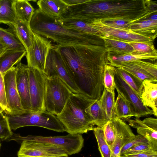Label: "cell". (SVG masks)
Returning <instances> with one entry per match:
<instances>
[{
	"label": "cell",
	"instance_id": "6da1fadb",
	"mask_svg": "<svg viewBox=\"0 0 157 157\" xmlns=\"http://www.w3.org/2000/svg\"><path fill=\"white\" fill-rule=\"evenodd\" d=\"M56 46L83 95L94 101L99 100L104 90L105 67L108 63L105 46L77 44Z\"/></svg>",
	"mask_w": 157,
	"mask_h": 157
},
{
	"label": "cell",
	"instance_id": "7a4b0ae2",
	"mask_svg": "<svg viewBox=\"0 0 157 157\" xmlns=\"http://www.w3.org/2000/svg\"><path fill=\"white\" fill-rule=\"evenodd\" d=\"M157 11L151 0H87L68 6L60 19L80 20L88 23L122 19L133 23L145 19Z\"/></svg>",
	"mask_w": 157,
	"mask_h": 157
},
{
	"label": "cell",
	"instance_id": "3957f363",
	"mask_svg": "<svg viewBox=\"0 0 157 157\" xmlns=\"http://www.w3.org/2000/svg\"><path fill=\"white\" fill-rule=\"evenodd\" d=\"M29 25L34 33L50 39L57 45L77 44L105 46L100 36L64 27L57 19L46 15L38 8L34 10Z\"/></svg>",
	"mask_w": 157,
	"mask_h": 157
},
{
	"label": "cell",
	"instance_id": "277c9868",
	"mask_svg": "<svg viewBox=\"0 0 157 157\" xmlns=\"http://www.w3.org/2000/svg\"><path fill=\"white\" fill-rule=\"evenodd\" d=\"M94 101L82 95L72 93L61 112L56 115L65 131L81 134L93 130L95 124L85 109Z\"/></svg>",
	"mask_w": 157,
	"mask_h": 157
},
{
	"label": "cell",
	"instance_id": "5b68a950",
	"mask_svg": "<svg viewBox=\"0 0 157 157\" xmlns=\"http://www.w3.org/2000/svg\"><path fill=\"white\" fill-rule=\"evenodd\" d=\"M7 115L11 130L15 131L25 126H35L59 132L65 131L64 128L56 116L46 111H29L19 114Z\"/></svg>",
	"mask_w": 157,
	"mask_h": 157
},
{
	"label": "cell",
	"instance_id": "8992f818",
	"mask_svg": "<svg viewBox=\"0 0 157 157\" xmlns=\"http://www.w3.org/2000/svg\"><path fill=\"white\" fill-rule=\"evenodd\" d=\"M72 92L59 77H47L44 101V111L56 116L64 108Z\"/></svg>",
	"mask_w": 157,
	"mask_h": 157
},
{
	"label": "cell",
	"instance_id": "52a82bcc",
	"mask_svg": "<svg viewBox=\"0 0 157 157\" xmlns=\"http://www.w3.org/2000/svg\"><path fill=\"white\" fill-rule=\"evenodd\" d=\"M23 140H31L44 142L53 145L63 150L68 155L79 152L83 146L84 140L80 134H70L66 136H43L28 135L23 136L13 133L7 141H15L20 142Z\"/></svg>",
	"mask_w": 157,
	"mask_h": 157
},
{
	"label": "cell",
	"instance_id": "ba28073f",
	"mask_svg": "<svg viewBox=\"0 0 157 157\" xmlns=\"http://www.w3.org/2000/svg\"><path fill=\"white\" fill-rule=\"evenodd\" d=\"M43 71L47 78L57 76L63 81L73 93L83 95L56 45H53L49 51Z\"/></svg>",
	"mask_w": 157,
	"mask_h": 157
},
{
	"label": "cell",
	"instance_id": "9c48e42d",
	"mask_svg": "<svg viewBox=\"0 0 157 157\" xmlns=\"http://www.w3.org/2000/svg\"><path fill=\"white\" fill-rule=\"evenodd\" d=\"M20 143L17 157H68L62 148L48 143L31 140Z\"/></svg>",
	"mask_w": 157,
	"mask_h": 157
},
{
	"label": "cell",
	"instance_id": "30bf717a",
	"mask_svg": "<svg viewBox=\"0 0 157 157\" xmlns=\"http://www.w3.org/2000/svg\"><path fill=\"white\" fill-rule=\"evenodd\" d=\"M47 77L43 71L29 67V79L31 110L44 111V101Z\"/></svg>",
	"mask_w": 157,
	"mask_h": 157
},
{
	"label": "cell",
	"instance_id": "8fae6325",
	"mask_svg": "<svg viewBox=\"0 0 157 157\" xmlns=\"http://www.w3.org/2000/svg\"><path fill=\"white\" fill-rule=\"evenodd\" d=\"M32 45L26 51L27 66L44 71L49 51L53 46L52 40L37 34Z\"/></svg>",
	"mask_w": 157,
	"mask_h": 157
},
{
	"label": "cell",
	"instance_id": "7c38bea8",
	"mask_svg": "<svg viewBox=\"0 0 157 157\" xmlns=\"http://www.w3.org/2000/svg\"><path fill=\"white\" fill-rule=\"evenodd\" d=\"M89 23L91 26L99 31L102 36L124 41H153L157 37L140 34L133 32L128 30L113 28L107 25L98 21H94Z\"/></svg>",
	"mask_w": 157,
	"mask_h": 157
},
{
	"label": "cell",
	"instance_id": "4fadbf2b",
	"mask_svg": "<svg viewBox=\"0 0 157 157\" xmlns=\"http://www.w3.org/2000/svg\"><path fill=\"white\" fill-rule=\"evenodd\" d=\"M16 67H13L4 74L5 92L8 105L6 114L14 115L26 112L21 105L20 98L17 90L16 75Z\"/></svg>",
	"mask_w": 157,
	"mask_h": 157
},
{
	"label": "cell",
	"instance_id": "5bb4252c",
	"mask_svg": "<svg viewBox=\"0 0 157 157\" xmlns=\"http://www.w3.org/2000/svg\"><path fill=\"white\" fill-rule=\"evenodd\" d=\"M111 65L124 70L143 82L147 80L151 82H157V63L143 60L124 62Z\"/></svg>",
	"mask_w": 157,
	"mask_h": 157
},
{
	"label": "cell",
	"instance_id": "9a60e30c",
	"mask_svg": "<svg viewBox=\"0 0 157 157\" xmlns=\"http://www.w3.org/2000/svg\"><path fill=\"white\" fill-rule=\"evenodd\" d=\"M115 89L131 104L135 113L136 118L154 115L151 109L144 105L140 97L116 72L114 77Z\"/></svg>",
	"mask_w": 157,
	"mask_h": 157
},
{
	"label": "cell",
	"instance_id": "2e32d148",
	"mask_svg": "<svg viewBox=\"0 0 157 157\" xmlns=\"http://www.w3.org/2000/svg\"><path fill=\"white\" fill-rule=\"evenodd\" d=\"M128 125L136 129L138 133L148 141L151 148L157 151V119L152 117L143 121L140 118L127 119Z\"/></svg>",
	"mask_w": 157,
	"mask_h": 157
},
{
	"label": "cell",
	"instance_id": "e0dca14e",
	"mask_svg": "<svg viewBox=\"0 0 157 157\" xmlns=\"http://www.w3.org/2000/svg\"><path fill=\"white\" fill-rule=\"evenodd\" d=\"M16 84L22 106L25 111H31L29 67L21 62L17 64Z\"/></svg>",
	"mask_w": 157,
	"mask_h": 157
},
{
	"label": "cell",
	"instance_id": "ac0fdd59",
	"mask_svg": "<svg viewBox=\"0 0 157 157\" xmlns=\"http://www.w3.org/2000/svg\"><path fill=\"white\" fill-rule=\"evenodd\" d=\"M116 130V137L111 148V157H120L121 151L124 146L132 140L136 135L129 126L118 117L113 119Z\"/></svg>",
	"mask_w": 157,
	"mask_h": 157
},
{
	"label": "cell",
	"instance_id": "d6986e66",
	"mask_svg": "<svg viewBox=\"0 0 157 157\" xmlns=\"http://www.w3.org/2000/svg\"><path fill=\"white\" fill-rule=\"evenodd\" d=\"M37 4L43 13L57 19L61 17L68 7L62 0H40L37 1Z\"/></svg>",
	"mask_w": 157,
	"mask_h": 157
},
{
	"label": "cell",
	"instance_id": "ffe728a7",
	"mask_svg": "<svg viewBox=\"0 0 157 157\" xmlns=\"http://www.w3.org/2000/svg\"><path fill=\"white\" fill-rule=\"evenodd\" d=\"M140 98L143 105L151 109L154 115L157 116V84L145 80Z\"/></svg>",
	"mask_w": 157,
	"mask_h": 157
},
{
	"label": "cell",
	"instance_id": "44dd1931",
	"mask_svg": "<svg viewBox=\"0 0 157 157\" xmlns=\"http://www.w3.org/2000/svg\"><path fill=\"white\" fill-rule=\"evenodd\" d=\"M101 37L104 42L108 56H119L134 53L133 48L126 42L103 36Z\"/></svg>",
	"mask_w": 157,
	"mask_h": 157
},
{
	"label": "cell",
	"instance_id": "7402d4cb",
	"mask_svg": "<svg viewBox=\"0 0 157 157\" xmlns=\"http://www.w3.org/2000/svg\"><path fill=\"white\" fill-rule=\"evenodd\" d=\"M26 52V49H7L0 56V72L4 74L20 62Z\"/></svg>",
	"mask_w": 157,
	"mask_h": 157
},
{
	"label": "cell",
	"instance_id": "603a6c76",
	"mask_svg": "<svg viewBox=\"0 0 157 157\" xmlns=\"http://www.w3.org/2000/svg\"><path fill=\"white\" fill-rule=\"evenodd\" d=\"M12 28L17 37L27 51L32 45L34 36L29 24L17 19Z\"/></svg>",
	"mask_w": 157,
	"mask_h": 157
},
{
	"label": "cell",
	"instance_id": "cb8c5ba5",
	"mask_svg": "<svg viewBox=\"0 0 157 157\" xmlns=\"http://www.w3.org/2000/svg\"><path fill=\"white\" fill-rule=\"evenodd\" d=\"M12 6L17 19L30 23L35 10L28 1L13 0Z\"/></svg>",
	"mask_w": 157,
	"mask_h": 157
},
{
	"label": "cell",
	"instance_id": "d4e9b609",
	"mask_svg": "<svg viewBox=\"0 0 157 157\" xmlns=\"http://www.w3.org/2000/svg\"><path fill=\"white\" fill-rule=\"evenodd\" d=\"M128 30L133 32L149 36L157 35V20L146 19L130 24Z\"/></svg>",
	"mask_w": 157,
	"mask_h": 157
},
{
	"label": "cell",
	"instance_id": "484cf974",
	"mask_svg": "<svg viewBox=\"0 0 157 157\" xmlns=\"http://www.w3.org/2000/svg\"><path fill=\"white\" fill-rule=\"evenodd\" d=\"M97 127L102 128L108 121L106 115L101 107L99 100L90 104L85 109Z\"/></svg>",
	"mask_w": 157,
	"mask_h": 157
},
{
	"label": "cell",
	"instance_id": "4316f807",
	"mask_svg": "<svg viewBox=\"0 0 157 157\" xmlns=\"http://www.w3.org/2000/svg\"><path fill=\"white\" fill-rule=\"evenodd\" d=\"M157 59V52L145 54H133L119 56H108V64L110 65L122 62L143 59L154 61Z\"/></svg>",
	"mask_w": 157,
	"mask_h": 157
},
{
	"label": "cell",
	"instance_id": "83f0119b",
	"mask_svg": "<svg viewBox=\"0 0 157 157\" xmlns=\"http://www.w3.org/2000/svg\"><path fill=\"white\" fill-rule=\"evenodd\" d=\"M58 22L67 28L82 32L99 36L102 35L99 32L84 21L76 20L57 19Z\"/></svg>",
	"mask_w": 157,
	"mask_h": 157
},
{
	"label": "cell",
	"instance_id": "f1b7e54d",
	"mask_svg": "<svg viewBox=\"0 0 157 157\" xmlns=\"http://www.w3.org/2000/svg\"><path fill=\"white\" fill-rule=\"evenodd\" d=\"M115 101L114 112L117 117L126 120L132 117H136V115L130 103L120 93Z\"/></svg>",
	"mask_w": 157,
	"mask_h": 157
},
{
	"label": "cell",
	"instance_id": "f546056e",
	"mask_svg": "<svg viewBox=\"0 0 157 157\" xmlns=\"http://www.w3.org/2000/svg\"><path fill=\"white\" fill-rule=\"evenodd\" d=\"M13 0H0V23L12 27L17 18L13 8Z\"/></svg>",
	"mask_w": 157,
	"mask_h": 157
},
{
	"label": "cell",
	"instance_id": "4dcf8cb0",
	"mask_svg": "<svg viewBox=\"0 0 157 157\" xmlns=\"http://www.w3.org/2000/svg\"><path fill=\"white\" fill-rule=\"evenodd\" d=\"M0 40L7 46V49H26L17 37L12 27L7 29L0 27Z\"/></svg>",
	"mask_w": 157,
	"mask_h": 157
},
{
	"label": "cell",
	"instance_id": "1f68e13d",
	"mask_svg": "<svg viewBox=\"0 0 157 157\" xmlns=\"http://www.w3.org/2000/svg\"><path fill=\"white\" fill-rule=\"evenodd\" d=\"M108 121L117 117L115 114V93L108 91L104 87L103 93L99 99Z\"/></svg>",
	"mask_w": 157,
	"mask_h": 157
},
{
	"label": "cell",
	"instance_id": "d6a6232c",
	"mask_svg": "<svg viewBox=\"0 0 157 157\" xmlns=\"http://www.w3.org/2000/svg\"><path fill=\"white\" fill-rule=\"evenodd\" d=\"M115 68L116 72L140 97L143 87V82L124 70L118 68Z\"/></svg>",
	"mask_w": 157,
	"mask_h": 157
},
{
	"label": "cell",
	"instance_id": "836d02e7",
	"mask_svg": "<svg viewBox=\"0 0 157 157\" xmlns=\"http://www.w3.org/2000/svg\"><path fill=\"white\" fill-rule=\"evenodd\" d=\"M116 74L115 67L108 63L105 65L103 76L104 87L111 93L115 92L116 85L114 77Z\"/></svg>",
	"mask_w": 157,
	"mask_h": 157
},
{
	"label": "cell",
	"instance_id": "e575fe53",
	"mask_svg": "<svg viewBox=\"0 0 157 157\" xmlns=\"http://www.w3.org/2000/svg\"><path fill=\"white\" fill-rule=\"evenodd\" d=\"M93 131L101 157H111V150L105 140L102 128L95 127Z\"/></svg>",
	"mask_w": 157,
	"mask_h": 157
},
{
	"label": "cell",
	"instance_id": "d590c367",
	"mask_svg": "<svg viewBox=\"0 0 157 157\" xmlns=\"http://www.w3.org/2000/svg\"><path fill=\"white\" fill-rule=\"evenodd\" d=\"M13 134L9 126L8 117L0 107V140L6 141Z\"/></svg>",
	"mask_w": 157,
	"mask_h": 157
},
{
	"label": "cell",
	"instance_id": "8d00e7d4",
	"mask_svg": "<svg viewBox=\"0 0 157 157\" xmlns=\"http://www.w3.org/2000/svg\"><path fill=\"white\" fill-rule=\"evenodd\" d=\"M133 48L134 54H145L157 52L153 41L128 42Z\"/></svg>",
	"mask_w": 157,
	"mask_h": 157
},
{
	"label": "cell",
	"instance_id": "74e56055",
	"mask_svg": "<svg viewBox=\"0 0 157 157\" xmlns=\"http://www.w3.org/2000/svg\"><path fill=\"white\" fill-rule=\"evenodd\" d=\"M105 140L110 148H112L116 137V130L113 119L108 121L102 128Z\"/></svg>",
	"mask_w": 157,
	"mask_h": 157
},
{
	"label": "cell",
	"instance_id": "f35d334b",
	"mask_svg": "<svg viewBox=\"0 0 157 157\" xmlns=\"http://www.w3.org/2000/svg\"><path fill=\"white\" fill-rule=\"evenodd\" d=\"M150 149H152L148 142L140 143L132 147L126 151L121 156L136 154Z\"/></svg>",
	"mask_w": 157,
	"mask_h": 157
},
{
	"label": "cell",
	"instance_id": "ab89813d",
	"mask_svg": "<svg viewBox=\"0 0 157 157\" xmlns=\"http://www.w3.org/2000/svg\"><path fill=\"white\" fill-rule=\"evenodd\" d=\"M0 107L4 113L8 107L4 79V74L0 72Z\"/></svg>",
	"mask_w": 157,
	"mask_h": 157
},
{
	"label": "cell",
	"instance_id": "60d3db41",
	"mask_svg": "<svg viewBox=\"0 0 157 157\" xmlns=\"http://www.w3.org/2000/svg\"><path fill=\"white\" fill-rule=\"evenodd\" d=\"M100 21L111 27L126 30H128L130 24L132 23L130 21L122 19Z\"/></svg>",
	"mask_w": 157,
	"mask_h": 157
},
{
	"label": "cell",
	"instance_id": "b9f144b4",
	"mask_svg": "<svg viewBox=\"0 0 157 157\" xmlns=\"http://www.w3.org/2000/svg\"><path fill=\"white\" fill-rule=\"evenodd\" d=\"M146 142H148L144 137L139 135H136L132 140L127 143L122 147L121 151V155L134 145L139 143Z\"/></svg>",
	"mask_w": 157,
	"mask_h": 157
},
{
	"label": "cell",
	"instance_id": "7bdbcfd3",
	"mask_svg": "<svg viewBox=\"0 0 157 157\" xmlns=\"http://www.w3.org/2000/svg\"><path fill=\"white\" fill-rule=\"evenodd\" d=\"M122 156L124 157H157V151L150 149L136 154Z\"/></svg>",
	"mask_w": 157,
	"mask_h": 157
},
{
	"label": "cell",
	"instance_id": "ee69618b",
	"mask_svg": "<svg viewBox=\"0 0 157 157\" xmlns=\"http://www.w3.org/2000/svg\"><path fill=\"white\" fill-rule=\"evenodd\" d=\"M68 6L78 5L83 3L87 0H62Z\"/></svg>",
	"mask_w": 157,
	"mask_h": 157
},
{
	"label": "cell",
	"instance_id": "f6af8a7d",
	"mask_svg": "<svg viewBox=\"0 0 157 157\" xmlns=\"http://www.w3.org/2000/svg\"><path fill=\"white\" fill-rule=\"evenodd\" d=\"M7 46L0 40V56L7 49Z\"/></svg>",
	"mask_w": 157,
	"mask_h": 157
},
{
	"label": "cell",
	"instance_id": "bcb514c9",
	"mask_svg": "<svg viewBox=\"0 0 157 157\" xmlns=\"http://www.w3.org/2000/svg\"><path fill=\"white\" fill-rule=\"evenodd\" d=\"M157 13L152 14L147 19L151 20H157Z\"/></svg>",
	"mask_w": 157,
	"mask_h": 157
},
{
	"label": "cell",
	"instance_id": "7dc6e473",
	"mask_svg": "<svg viewBox=\"0 0 157 157\" xmlns=\"http://www.w3.org/2000/svg\"><path fill=\"white\" fill-rule=\"evenodd\" d=\"M1 144L0 143V148H1Z\"/></svg>",
	"mask_w": 157,
	"mask_h": 157
},
{
	"label": "cell",
	"instance_id": "c3c4849f",
	"mask_svg": "<svg viewBox=\"0 0 157 157\" xmlns=\"http://www.w3.org/2000/svg\"><path fill=\"white\" fill-rule=\"evenodd\" d=\"M120 157H124L123 156H121Z\"/></svg>",
	"mask_w": 157,
	"mask_h": 157
},
{
	"label": "cell",
	"instance_id": "681fc988",
	"mask_svg": "<svg viewBox=\"0 0 157 157\" xmlns=\"http://www.w3.org/2000/svg\"></svg>",
	"mask_w": 157,
	"mask_h": 157
}]
</instances>
